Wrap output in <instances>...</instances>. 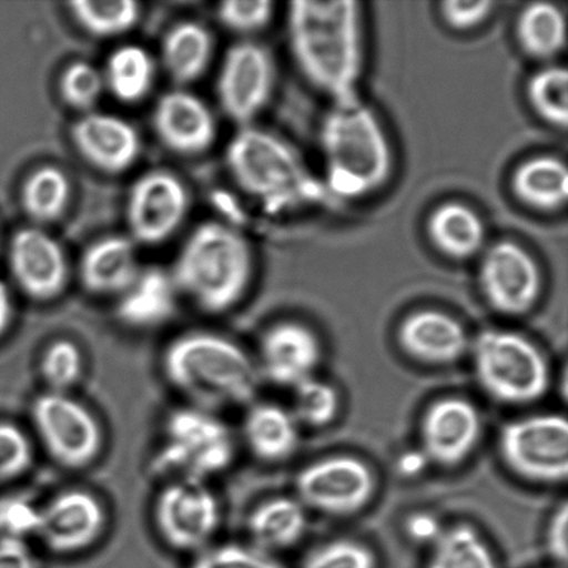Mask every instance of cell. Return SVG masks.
<instances>
[{"mask_svg":"<svg viewBox=\"0 0 568 568\" xmlns=\"http://www.w3.org/2000/svg\"><path fill=\"white\" fill-rule=\"evenodd\" d=\"M287 36L295 64L332 102L355 97L364 69V24L354 0L290 3Z\"/></svg>","mask_w":568,"mask_h":568,"instance_id":"1","label":"cell"},{"mask_svg":"<svg viewBox=\"0 0 568 568\" xmlns=\"http://www.w3.org/2000/svg\"><path fill=\"white\" fill-rule=\"evenodd\" d=\"M161 369L187 405L215 414L252 404L261 381L257 362L241 345L209 331L171 339L161 356Z\"/></svg>","mask_w":568,"mask_h":568,"instance_id":"2","label":"cell"},{"mask_svg":"<svg viewBox=\"0 0 568 568\" xmlns=\"http://www.w3.org/2000/svg\"><path fill=\"white\" fill-rule=\"evenodd\" d=\"M320 144L328 187L338 196H367L392 176L386 131L358 94L332 103L321 122Z\"/></svg>","mask_w":568,"mask_h":568,"instance_id":"3","label":"cell"},{"mask_svg":"<svg viewBox=\"0 0 568 568\" xmlns=\"http://www.w3.org/2000/svg\"><path fill=\"white\" fill-rule=\"evenodd\" d=\"M178 292L219 315L241 303L253 276V253L241 232L220 222L196 227L171 271Z\"/></svg>","mask_w":568,"mask_h":568,"instance_id":"4","label":"cell"},{"mask_svg":"<svg viewBox=\"0 0 568 568\" xmlns=\"http://www.w3.org/2000/svg\"><path fill=\"white\" fill-rule=\"evenodd\" d=\"M225 163L236 185L265 210L293 207L310 193L303 159L292 144L261 128L242 126L227 143Z\"/></svg>","mask_w":568,"mask_h":568,"instance_id":"5","label":"cell"},{"mask_svg":"<svg viewBox=\"0 0 568 568\" xmlns=\"http://www.w3.org/2000/svg\"><path fill=\"white\" fill-rule=\"evenodd\" d=\"M236 439L215 412L186 405L166 415L152 469L170 480L207 483L230 469Z\"/></svg>","mask_w":568,"mask_h":568,"instance_id":"6","label":"cell"},{"mask_svg":"<svg viewBox=\"0 0 568 568\" xmlns=\"http://www.w3.org/2000/svg\"><path fill=\"white\" fill-rule=\"evenodd\" d=\"M473 361L478 383L498 403L531 404L548 392V362L537 345L519 333L483 332L473 343Z\"/></svg>","mask_w":568,"mask_h":568,"instance_id":"7","label":"cell"},{"mask_svg":"<svg viewBox=\"0 0 568 568\" xmlns=\"http://www.w3.org/2000/svg\"><path fill=\"white\" fill-rule=\"evenodd\" d=\"M31 422L43 449L64 469H87L102 454V425L91 409L69 393L39 394L32 400Z\"/></svg>","mask_w":568,"mask_h":568,"instance_id":"8","label":"cell"},{"mask_svg":"<svg viewBox=\"0 0 568 568\" xmlns=\"http://www.w3.org/2000/svg\"><path fill=\"white\" fill-rule=\"evenodd\" d=\"M153 523L166 547L197 555L219 534L221 504L207 483L170 480L154 500Z\"/></svg>","mask_w":568,"mask_h":568,"instance_id":"9","label":"cell"},{"mask_svg":"<svg viewBox=\"0 0 568 568\" xmlns=\"http://www.w3.org/2000/svg\"><path fill=\"white\" fill-rule=\"evenodd\" d=\"M500 456L517 476L556 484L568 475V425L560 415L511 420L500 430Z\"/></svg>","mask_w":568,"mask_h":568,"instance_id":"10","label":"cell"},{"mask_svg":"<svg viewBox=\"0 0 568 568\" xmlns=\"http://www.w3.org/2000/svg\"><path fill=\"white\" fill-rule=\"evenodd\" d=\"M298 500L304 506L332 516L358 514L371 503L375 476L354 456H332L301 470L295 480Z\"/></svg>","mask_w":568,"mask_h":568,"instance_id":"11","label":"cell"},{"mask_svg":"<svg viewBox=\"0 0 568 568\" xmlns=\"http://www.w3.org/2000/svg\"><path fill=\"white\" fill-rule=\"evenodd\" d=\"M275 63L263 44L236 43L227 50L216 80V94L225 114L242 126L268 105L275 88Z\"/></svg>","mask_w":568,"mask_h":568,"instance_id":"12","label":"cell"},{"mask_svg":"<svg viewBox=\"0 0 568 568\" xmlns=\"http://www.w3.org/2000/svg\"><path fill=\"white\" fill-rule=\"evenodd\" d=\"M484 298L506 316L527 314L542 288L539 266L527 250L514 242H498L488 250L478 271Z\"/></svg>","mask_w":568,"mask_h":568,"instance_id":"13","label":"cell"},{"mask_svg":"<svg viewBox=\"0 0 568 568\" xmlns=\"http://www.w3.org/2000/svg\"><path fill=\"white\" fill-rule=\"evenodd\" d=\"M189 211V193L180 178L152 171L133 183L126 221L133 241L158 246L180 230Z\"/></svg>","mask_w":568,"mask_h":568,"instance_id":"14","label":"cell"},{"mask_svg":"<svg viewBox=\"0 0 568 568\" xmlns=\"http://www.w3.org/2000/svg\"><path fill=\"white\" fill-rule=\"evenodd\" d=\"M108 511L87 489H67L41 505L37 539L55 555L81 554L103 537Z\"/></svg>","mask_w":568,"mask_h":568,"instance_id":"15","label":"cell"},{"mask_svg":"<svg viewBox=\"0 0 568 568\" xmlns=\"http://www.w3.org/2000/svg\"><path fill=\"white\" fill-rule=\"evenodd\" d=\"M9 266L21 292L39 303L58 298L69 282L64 250L37 227H26L11 239Z\"/></svg>","mask_w":568,"mask_h":568,"instance_id":"16","label":"cell"},{"mask_svg":"<svg viewBox=\"0 0 568 568\" xmlns=\"http://www.w3.org/2000/svg\"><path fill=\"white\" fill-rule=\"evenodd\" d=\"M481 434L476 406L464 398H443L423 416V453L443 467H455L469 458Z\"/></svg>","mask_w":568,"mask_h":568,"instance_id":"17","label":"cell"},{"mask_svg":"<svg viewBox=\"0 0 568 568\" xmlns=\"http://www.w3.org/2000/svg\"><path fill=\"white\" fill-rule=\"evenodd\" d=\"M322 348L311 328L295 322L272 326L261 338L260 375L281 387H295L314 377Z\"/></svg>","mask_w":568,"mask_h":568,"instance_id":"18","label":"cell"},{"mask_svg":"<svg viewBox=\"0 0 568 568\" xmlns=\"http://www.w3.org/2000/svg\"><path fill=\"white\" fill-rule=\"evenodd\" d=\"M78 153L108 174H121L136 163L141 154V136L130 122L105 113L83 114L71 128Z\"/></svg>","mask_w":568,"mask_h":568,"instance_id":"19","label":"cell"},{"mask_svg":"<svg viewBox=\"0 0 568 568\" xmlns=\"http://www.w3.org/2000/svg\"><path fill=\"white\" fill-rule=\"evenodd\" d=\"M153 126L164 146L182 155L207 152L216 138V122L209 105L182 89L160 98L153 111Z\"/></svg>","mask_w":568,"mask_h":568,"instance_id":"20","label":"cell"},{"mask_svg":"<svg viewBox=\"0 0 568 568\" xmlns=\"http://www.w3.org/2000/svg\"><path fill=\"white\" fill-rule=\"evenodd\" d=\"M397 337L405 354L428 365L455 364L470 344L465 327L455 317L436 310L406 316Z\"/></svg>","mask_w":568,"mask_h":568,"instance_id":"21","label":"cell"},{"mask_svg":"<svg viewBox=\"0 0 568 568\" xmlns=\"http://www.w3.org/2000/svg\"><path fill=\"white\" fill-rule=\"evenodd\" d=\"M181 294L171 272L160 268L139 271L116 301L115 315L122 325L135 331H150L169 323L178 310Z\"/></svg>","mask_w":568,"mask_h":568,"instance_id":"22","label":"cell"},{"mask_svg":"<svg viewBox=\"0 0 568 568\" xmlns=\"http://www.w3.org/2000/svg\"><path fill=\"white\" fill-rule=\"evenodd\" d=\"M139 271L133 242L121 236L94 242L83 253L80 265L81 282L89 293L116 297L135 281Z\"/></svg>","mask_w":568,"mask_h":568,"instance_id":"23","label":"cell"},{"mask_svg":"<svg viewBox=\"0 0 568 568\" xmlns=\"http://www.w3.org/2000/svg\"><path fill=\"white\" fill-rule=\"evenodd\" d=\"M244 443L255 458L276 464L290 458L300 443L298 422L276 404H254L244 416Z\"/></svg>","mask_w":568,"mask_h":568,"instance_id":"24","label":"cell"},{"mask_svg":"<svg viewBox=\"0 0 568 568\" xmlns=\"http://www.w3.org/2000/svg\"><path fill=\"white\" fill-rule=\"evenodd\" d=\"M428 237L445 257L467 260L476 255L486 242V226L475 210L460 203L439 205L428 216Z\"/></svg>","mask_w":568,"mask_h":568,"instance_id":"25","label":"cell"},{"mask_svg":"<svg viewBox=\"0 0 568 568\" xmlns=\"http://www.w3.org/2000/svg\"><path fill=\"white\" fill-rule=\"evenodd\" d=\"M214 41L210 31L196 21H183L165 33L161 60L176 83L197 81L213 60Z\"/></svg>","mask_w":568,"mask_h":568,"instance_id":"26","label":"cell"},{"mask_svg":"<svg viewBox=\"0 0 568 568\" xmlns=\"http://www.w3.org/2000/svg\"><path fill=\"white\" fill-rule=\"evenodd\" d=\"M306 525L305 506L300 500L274 498L253 510L247 530L253 547L270 554L294 547L304 537Z\"/></svg>","mask_w":568,"mask_h":568,"instance_id":"27","label":"cell"},{"mask_svg":"<svg viewBox=\"0 0 568 568\" xmlns=\"http://www.w3.org/2000/svg\"><path fill=\"white\" fill-rule=\"evenodd\" d=\"M511 191L527 207L544 213L558 211L568 199L567 166L550 155L527 160L515 171Z\"/></svg>","mask_w":568,"mask_h":568,"instance_id":"28","label":"cell"},{"mask_svg":"<svg viewBox=\"0 0 568 568\" xmlns=\"http://www.w3.org/2000/svg\"><path fill=\"white\" fill-rule=\"evenodd\" d=\"M102 72L105 89L121 102L136 103L152 91L155 64L146 49L125 44L110 54Z\"/></svg>","mask_w":568,"mask_h":568,"instance_id":"29","label":"cell"},{"mask_svg":"<svg viewBox=\"0 0 568 568\" xmlns=\"http://www.w3.org/2000/svg\"><path fill=\"white\" fill-rule=\"evenodd\" d=\"M516 32L520 47L531 58L552 59L566 48V17L552 3L528 4L517 20Z\"/></svg>","mask_w":568,"mask_h":568,"instance_id":"30","label":"cell"},{"mask_svg":"<svg viewBox=\"0 0 568 568\" xmlns=\"http://www.w3.org/2000/svg\"><path fill=\"white\" fill-rule=\"evenodd\" d=\"M71 186L63 171L44 165L27 178L21 189V203L31 220L48 224L59 220L70 203Z\"/></svg>","mask_w":568,"mask_h":568,"instance_id":"31","label":"cell"},{"mask_svg":"<svg viewBox=\"0 0 568 568\" xmlns=\"http://www.w3.org/2000/svg\"><path fill=\"white\" fill-rule=\"evenodd\" d=\"M70 10L78 26L97 38L120 37L141 19V6L133 0H75Z\"/></svg>","mask_w":568,"mask_h":568,"instance_id":"32","label":"cell"},{"mask_svg":"<svg viewBox=\"0 0 568 568\" xmlns=\"http://www.w3.org/2000/svg\"><path fill=\"white\" fill-rule=\"evenodd\" d=\"M426 568H498L491 550L475 528H450L434 542Z\"/></svg>","mask_w":568,"mask_h":568,"instance_id":"33","label":"cell"},{"mask_svg":"<svg viewBox=\"0 0 568 568\" xmlns=\"http://www.w3.org/2000/svg\"><path fill=\"white\" fill-rule=\"evenodd\" d=\"M527 97L545 122L566 128L568 122V74L565 67L550 65L531 77Z\"/></svg>","mask_w":568,"mask_h":568,"instance_id":"34","label":"cell"},{"mask_svg":"<svg viewBox=\"0 0 568 568\" xmlns=\"http://www.w3.org/2000/svg\"><path fill=\"white\" fill-rule=\"evenodd\" d=\"M39 373L47 392L69 393L81 381L83 373L80 347L67 338L50 343L39 361Z\"/></svg>","mask_w":568,"mask_h":568,"instance_id":"35","label":"cell"},{"mask_svg":"<svg viewBox=\"0 0 568 568\" xmlns=\"http://www.w3.org/2000/svg\"><path fill=\"white\" fill-rule=\"evenodd\" d=\"M293 416L298 425L323 427L337 416L339 398L336 388L315 377L306 378L294 388Z\"/></svg>","mask_w":568,"mask_h":568,"instance_id":"36","label":"cell"},{"mask_svg":"<svg viewBox=\"0 0 568 568\" xmlns=\"http://www.w3.org/2000/svg\"><path fill=\"white\" fill-rule=\"evenodd\" d=\"M105 91L103 72L87 61H77L63 72L60 93L64 102L80 111H91Z\"/></svg>","mask_w":568,"mask_h":568,"instance_id":"37","label":"cell"},{"mask_svg":"<svg viewBox=\"0 0 568 568\" xmlns=\"http://www.w3.org/2000/svg\"><path fill=\"white\" fill-rule=\"evenodd\" d=\"M41 505L21 494L0 497V539L27 542L36 538Z\"/></svg>","mask_w":568,"mask_h":568,"instance_id":"38","label":"cell"},{"mask_svg":"<svg viewBox=\"0 0 568 568\" xmlns=\"http://www.w3.org/2000/svg\"><path fill=\"white\" fill-rule=\"evenodd\" d=\"M189 568H286L270 554L241 544L211 545L194 555Z\"/></svg>","mask_w":568,"mask_h":568,"instance_id":"39","label":"cell"},{"mask_svg":"<svg viewBox=\"0 0 568 568\" xmlns=\"http://www.w3.org/2000/svg\"><path fill=\"white\" fill-rule=\"evenodd\" d=\"M301 568H377V559L364 544L336 539L312 550Z\"/></svg>","mask_w":568,"mask_h":568,"instance_id":"40","label":"cell"},{"mask_svg":"<svg viewBox=\"0 0 568 568\" xmlns=\"http://www.w3.org/2000/svg\"><path fill=\"white\" fill-rule=\"evenodd\" d=\"M33 464L30 437L14 423L0 420V483L24 476Z\"/></svg>","mask_w":568,"mask_h":568,"instance_id":"41","label":"cell"},{"mask_svg":"<svg viewBox=\"0 0 568 568\" xmlns=\"http://www.w3.org/2000/svg\"><path fill=\"white\" fill-rule=\"evenodd\" d=\"M274 11L275 4L270 0H230L219 6L216 16L227 30L254 33L270 24Z\"/></svg>","mask_w":568,"mask_h":568,"instance_id":"42","label":"cell"},{"mask_svg":"<svg viewBox=\"0 0 568 568\" xmlns=\"http://www.w3.org/2000/svg\"><path fill=\"white\" fill-rule=\"evenodd\" d=\"M497 3L493 0H448L439 6L445 24L456 31L480 27L493 14Z\"/></svg>","mask_w":568,"mask_h":568,"instance_id":"43","label":"cell"},{"mask_svg":"<svg viewBox=\"0 0 568 568\" xmlns=\"http://www.w3.org/2000/svg\"><path fill=\"white\" fill-rule=\"evenodd\" d=\"M567 531H568V508L567 504H561L555 511L548 527V548L550 555L561 564L567 560Z\"/></svg>","mask_w":568,"mask_h":568,"instance_id":"44","label":"cell"},{"mask_svg":"<svg viewBox=\"0 0 568 568\" xmlns=\"http://www.w3.org/2000/svg\"><path fill=\"white\" fill-rule=\"evenodd\" d=\"M0 568H39L27 542L0 539Z\"/></svg>","mask_w":568,"mask_h":568,"instance_id":"45","label":"cell"},{"mask_svg":"<svg viewBox=\"0 0 568 568\" xmlns=\"http://www.w3.org/2000/svg\"><path fill=\"white\" fill-rule=\"evenodd\" d=\"M408 530L410 536L419 539V541L436 542L437 539L442 537V534H438L439 527L437 520L425 515L415 516L414 519L409 521Z\"/></svg>","mask_w":568,"mask_h":568,"instance_id":"46","label":"cell"},{"mask_svg":"<svg viewBox=\"0 0 568 568\" xmlns=\"http://www.w3.org/2000/svg\"><path fill=\"white\" fill-rule=\"evenodd\" d=\"M13 315L14 306L10 290L4 282L0 281V338L9 331Z\"/></svg>","mask_w":568,"mask_h":568,"instance_id":"47","label":"cell"}]
</instances>
